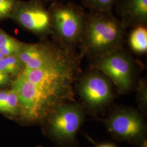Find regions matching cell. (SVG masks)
Here are the masks:
<instances>
[{"label": "cell", "instance_id": "1", "mask_svg": "<svg viewBox=\"0 0 147 147\" xmlns=\"http://www.w3.org/2000/svg\"><path fill=\"white\" fill-rule=\"evenodd\" d=\"M126 27L112 12L87 14L79 47L93 60L123 47Z\"/></svg>", "mask_w": 147, "mask_h": 147}, {"label": "cell", "instance_id": "2", "mask_svg": "<svg viewBox=\"0 0 147 147\" xmlns=\"http://www.w3.org/2000/svg\"><path fill=\"white\" fill-rule=\"evenodd\" d=\"M52 33L59 47L70 52L79 47L84 31L87 13L83 8L72 2H53L49 9Z\"/></svg>", "mask_w": 147, "mask_h": 147}, {"label": "cell", "instance_id": "3", "mask_svg": "<svg viewBox=\"0 0 147 147\" xmlns=\"http://www.w3.org/2000/svg\"><path fill=\"white\" fill-rule=\"evenodd\" d=\"M12 89L18 95L22 115L29 121H36L58 105L74 100L68 95L41 88L20 75L13 82Z\"/></svg>", "mask_w": 147, "mask_h": 147}, {"label": "cell", "instance_id": "4", "mask_svg": "<svg viewBox=\"0 0 147 147\" xmlns=\"http://www.w3.org/2000/svg\"><path fill=\"white\" fill-rule=\"evenodd\" d=\"M93 68L110 79L121 94L129 92L135 84L136 63L123 47L93 59Z\"/></svg>", "mask_w": 147, "mask_h": 147}, {"label": "cell", "instance_id": "5", "mask_svg": "<svg viewBox=\"0 0 147 147\" xmlns=\"http://www.w3.org/2000/svg\"><path fill=\"white\" fill-rule=\"evenodd\" d=\"M51 112L49 127L51 135L61 145L73 144L84 121L82 107L69 101L58 105Z\"/></svg>", "mask_w": 147, "mask_h": 147}, {"label": "cell", "instance_id": "6", "mask_svg": "<svg viewBox=\"0 0 147 147\" xmlns=\"http://www.w3.org/2000/svg\"><path fill=\"white\" fill-rule=\"evenodd\" d=\"M113 85L104 74L92 68L80 76L78 91L86 106L91 110H100L113 99Z\"/></svg>", "mask_w": 147, "mask_h": 147}, {"label": "cell", "instance_id": "7", "mask_svg": "<svg viewBox=\"0 0 147 147\" xmlns=\"http://www.w3.org/2000/svg\"><path fill=\"white\" fill-rule=\"evenodd\" d=\"M105 124L111 134L119 140L140 143L145 139V121L134 109H117L105 119Z\"/></svg>", "mask_w": 147, "mask_h": 147}, {"label": "cell", "instance_id": "8", "mask_svg": "<svg viewBox=\"0 0 147 147\" xmlns=\"http://www.w3.org/2000/svg\"><path fill=\"white\" fill-rule=\"evenodd\" d=\"M18 56L24 68L30 69L55 66L76 56L74 52L42 44L23 45Z\"/></svg>", "mask_w": 147, "mask_h": 147}, {"label": "cell", "instance_id": "9", "mask_svg": "<svg viewBox=\"0 0 147 147\" xmlns=\"http://www.w3.org/2000/svg\"><path fill=\"white\" fill-rule=\"evenodd\" d=\"M27 30L39 34L52 33L51 18L42 2L18 1L11 14Z\"/></svg>", "mask_w": 147, "mask_h": 147}, {"label": "cell", "instance_id": "10", "mask_svg": "<svg viewBox=\"0 0 147 147\" xmlns=\"http://www.w3.org/2000/svg\"><path fill=\"white\" fill-rule=\"evenodd\" d=\"M115 7L126 28L147 25V0H118Z\"/></svg>", "mask_w": 147, "mask_h": 147}, {"label": "cell", "instance_id": "11", "mask_svg": "<svg viewBox=\"0 0 147 147\" xmlns=\"http://www.w3.org/2000/svg\"><path fill=\"white\" fill-rule=\"evenodd\" d=\"M128 45L133 53L143 55L147 52V28L146 25L132 27L128 37Z\"/></svg>", "mask_w": 147, "mask_h": 147}, {"label": "cell", "instance_id": "12", "mask_svg": "<svg viewBox=\"0 0 147 147\" xmlns=\"http://www.w3.org/2000/svg\"><path fill=\"white\" fill-rule=\"evenodd\" d=\"M23 44L0 30V51L3 56L18 55Z\"/></svg>", "mask_w": 147, "mask_h": 147}, {"label": "cell", "instance_id": "13", "mask_svg": "<svg viewBox=\"0 0 147 147\" xmlns=\"http://www.w3.org/2000/svg\"><path fill=\"white\" fill-rule=\"evenodd\" d=\"M118 0H81L84 5L90 12H112Z\"/></svg>", "mask_w": 147, "mask_h": 147}, {"label": "cell", "instance_id": "14", "mask_svg": "<svg viewBox=\"0 0 147 147\" xmlns=\"http://www.w3.org/2000/svg\"><path fill=\"white\" fill-rule=\"evenodd\" d=\"M24 68L18 55L4 56L0 59V70L7 74H17Z\"/></svg>", "mask_w": 147, "mask_h": 147}, {"label": "cell", "instance_id": "15", "mask_svg": "<svg viewBox=\"0 0 147 147\" xmlns=\"http://www.w3.org/2000/svg\"><path fill=\"white\" fill-rule=\"evenodd\" d=\"M19 109V102L16 92L11 89L8 91L7 100L3 112L9 114H16Z\"/></svg>", "mask_w": 147, "mask_h": 147}, {"label": "cell", "instance_id": "16", "mask_svg": "<svg viewBox=\"0 0 147 147\" xmlns=\"http://www.w3.org/2000/svg\"><path fill=\"white\" fill-rule=\"evenodd\" d=\"M137 99L140 109L144 111L147 109V86L145 80H140L137 84Z\"/></svg>", "mask_w": 147, "mask_h": 147}, {"label": "cell", "instance_id": "17", "mask_svg": "<svg viewBox=\"0 0 147 147\" xmlns=\"http://www.w3.org/2000/svg\"><path fill=\"white\" fill-rule=\"evenodd\" d=\"M17 0H0V19L11 16Z\"/></svg>", "mask_w": 147, "mask_h": 147}, {"label": "cell", "instance_id": "18", "mask_svg": "<svg viewBox=\"0 0 147 147\" xmlns=\"http://www.w3.org/2000/svg\"><path fill=\"white\" fill-rule=\"evenodd\" d=\"M8 91L0 92V112H3L7 100Z\"/></svg>", "mask_w": 147, "mask_h": 147}, {"label": "cell", "instance_id": "19", "mask_svg": "<svg viewBox=\"0 0 147 147\" xmlns=\"http://www.w3.org/2000/svg\"><path fill=\"white\" fill-rule=\"evenodd\" d=\"M9 81L8 74L0 70V87L5 86Z\"/></svg>", "mask_w": 147, "mask_h": 147}, {"label": "cell", "instance_id": "20", "mask_svg": "<svg viewBox=\"0 0 147 147\" xmlns=\"http://www.w3.org/2000/svg\"><path fill=\"white\" fill-rule=\"evenodd\" d=\"M96 147H117L116 146H115L113 144L111 143H102L98 145Z\"/></svg>", "mask_w": 147, "mask_h": 147}, {"label": "cell", "instance_id": "21", "mask_svg": "<svg viewBox=\"0 0 147 147\" xmlns=\"http://www.w3.org/2000/svg\"><path fill=\"white\" fill-rule=\"evenodd\" d=\"M139 147H147V139H144L142 142L140 143Z\"/></svg>", "mask_w": 147, "mask_h": 147}, {"label": "cell", "instance_id": "22", "mask_svg": "<svg viewBox=\"0 0 147 147\" xmlns=\"http://www.w3.org/2000/svg\"><path fill=\"white\" fill-rule=\"evenodd\" d=\"M38 1H40L42 2V3H44V2H50V1H52L53 2H59V1H63V0H38Z\"/></svg>", "mask_w": 147, "mask_h": 147}, {"label": "cell", "instance_id": "23", "mask_svg": "<svg viewBox=\"0 0 147 147\" xmlns=\"http://www.w3.org/2000/svg\"><path fill=\"white\" fill-rule=\"evenodd\" d=\"M3 57H4V56H3V55H2V53H1V51H0V59H1L2 58H3Z\"/></svg>", "mask_w": 147, "mask_h": 147}]
</instances>
